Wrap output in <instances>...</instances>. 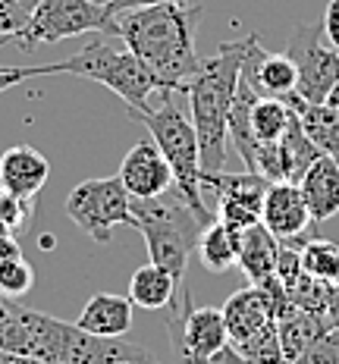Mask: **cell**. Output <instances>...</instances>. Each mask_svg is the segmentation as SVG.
Wrapping results in <instances>:
<instances>
[{
  "label": "cell",
  "mask_w": 339,
  "mask_h": 364,
  "mask_svg": "<svg viewBox=\"0 0 339 364\" xmlns=\"http://www.w3.org/2000/svg\"><path fill=\"white\" fill-rule=\"evenodd\" d=\"M323 323H327L330 330H339V283L330 286L327 308H323Z\"/></svg>",
  "instance_id": "d6a6232c"
},
{
  "label": "cell",
  "mask_w": 339,
  "mask_h": 364,
  "mask_svg": "<svg viewBox=\"0 0 339 364\" xmlns=\"http://www.w3.org/2000/svg\"><path fill=\"white\" fill-rule=\"evenodd\" d=\"M28 16H32L28 10H19V6H4V4H0V38H6V41H10V38L16 35L19 28L28 22Z\"/></svg>",
  "instance_id": "f1b7e54d"
},
{
  "label": "cell",
  "mask_w": 339,
  "mask_h": 364,
  "mask_svg": "<svg viewBox=\"0 0 339 364\" xmlns=\"http://www.w3.org/2000/svg\"><path fill=\"white\" fill-rule=\"evenodd\" d=\"M201 188L217 195V220L232 230H248L261 223L264 195L270 188V179L261 173H201Z\"/></svg>",
  "instance_id": "7c38bea8"
},
{
  "label": "cell",
  "mask_w": 339,
  "mask_h": 364,
  "mask_svg": "<svg viewBox=\"0 0 339 364\" xmlns=\"http://www.w3.org/2000/svg\"><path fill=\"white\" fill-rule=\"evenodd\" d=\"M32 217H35V201L32 198H16V195H10V192L0 195V220L6 223L10 232L26 230Z\"/></svg>",
  "instance_id": "4316f807"
},
{
  "label": "cell",
  "mask_w": 339,
  "mask_h": 364,
  "mask_svg": "<svg viewBox=\"0 0 339 364\" xmlns=\"http://www.w3.org/2000/svg\"><path fill=\"white\" fill-rule=\"evenodd\" d=\"M66 217L85 232L88 239L107 245L113 239L117 226H132L135 230V214H132V195L119 176H104V179H85L70 192L66 198Z\"/></svg>",
  "instance_id": "9c48e42d"
},
{
  "label": "cell",
  "mask_w": 339,
  "mask_h": 364,
  "mask_svg": "<svg viewBox=\"0 0 339 364\" xmlns=\"http://www.w3.org/2000/svg\"><path fill=\"white\" fill-rule=\"evenodd\" d=\"M132 299L129 295L97 292L88 299V305L79 314V327L95 336H126L132 327Z\"/></svg>",
  "instance_id": "d6986e66"
},
{
  "label": "cell",
  "mask_w": 339,
  "mask_h": 364,
  "mask_svg": "<svg viewBox=\"0 0 339 364\" xmlns=\"http://www.w3.org/2000/svg\"><path fill=\"white\" fill-rule=\"evenodd\" d=\"M185 283H179L170 270H163L161 264L148 261L141 264L139 270L132 273L129 279V299L135 308L145 311H167L170 305L179 301V292H183Z\"/></svg>",
  "instance_id": "ffe728a7"
},
{
  "label": "cell",
  "mask_w": 339,
  "mask_h": 364,
  "mask_svg": "<svg viewBox=\"0 0 339 364\" xmlns=\"http://www.w3.org/2000/svg\"><path fill=\"white\" fill-rule=\"evenodd\" d=\"M19 255H22V245H19L16 232H10V236L0 239V264L13 261V257H19Z\"/></svg>",
  "instance_id": "e575fe53"
},
{
  "label": "cell",
  "mask_w": 339,
  "mask_h": 364,
  "mask_svg": "<svg viewBox=\"0 0 339 364\" xmlns=\"http://www.w3.org/2000/svg\"><path fill=\"white\" fill-rule=\"evenodd\" d=\"M208 364H254V361H248L245 355H239L236 348H232L230 343H226V346H223L220 352H217V355H214V358H210Z\"/></svg>",
  "instance_id": "836d02e7"
},
{
  "label": "cell",
  "mask_w": 339,
  "mask_h": 364,
  "mask_svg": "<svg viewBox=\"0 0 339 364\" xmlns=\"http://www.w3.org/2000/svg\"><path fill=\"white\" fill-rule=\"evenodd\" d=\"M201 10L195 4H157L126 10L113 19V35L123 38L126 50L154 73L163 91H185L201 70L195 50V26Z\"/></svg>",
  "instance_id": "6da1fadb"
},
{
  "label": "cell",
  "mask_w": 339,
  "mask_h": 364,
  "mask_svg": "<svg viewBox=\"0 0 339 364\" xmlns=\"http://www.w3.org/2000/svg\"><path fill=\"white\" fill-rule=\"evenodd\" d=\"M41 248H54V236H41V242H38Z\"/></svg>",
  "instance_id": "74e56055"
},
{
  "label": "cell",
  "mask_w": 339,
  "mask_h": 364,
  "mask_svg": "<svg viewBox=\"0 0 339 364\" xmlns=\"http://www.w3.org/2000/svg\"><path fill=\"white\" fill-rule=\"evenodd\" d=\"M261 223L267 226L280 242L301 236L311 223V210L305 204L298 182H270L267 195H264L261 208Z\"/></svg>",
  "instance_id": "9a60e30c"
},
{
  "label": "cell",
  "mask_w": 339,
  "mask_h": 364,
  "mask_svg": "<svg viewBox=\"0 0 339 364\" xmlns=\"http://www.w3.org/2000/svg\"><path fill=\"white\" fill-rule=\"evenodd\" d=\"M220 311L226 333H230V346L239 355H245L254 364H286L274 301L261 286H245L232 292Z\"/></svg>",
  "instance_id": "52a82bcc"
},
{
  "label": "cell",
  "mask_w": 339,
  "mask_h": 364,
  "mask_svg": "<svg viewBox=\"0 0 339 364\" xmlns=\"http://www.w3.org/2000/svg\"><path fill=\"white\" fill-rule=\"evenodd\" d=\"M167 327H170V343L176 348L183 364H208L230 343L223 311L220 308H198L185 286H183V292H179L176 305L167 308Z\"/></svg>",
  "instance_id": "30bf717a"
},
{
  "label": "cell",
  "mask_w": 339,
  "mask_h": 364,
  "mask_svg": "<svg viewBox=\"0 0 339 364\" xmlns=\"http://www.w3.org/2000/svg\"><path fill=\"white\" fill-rule=\"evenodd\" d=\"M50 176V164L32 145H13L0 154V186L16 198H38Z\"/></svg>",
  "instance_id": "2e32d148"
},
{
  "label": "cell",
  "mask_w": 339,
  "mask_h": 364,
  "mask_svg": "<svg viewBox=\"0 0 339 364\" xmlns=\"http://www.w3.org/2000/svg\"><path fill=\"white\" fill-rule=\"evenodd\" d=\"M4 236H10V230H6V223L0 220V239H4Z\"/></svg>",
  "instance_id": "ab89813d"
},
{
  "label": "cell",
  "mask_w": 339,
  "mask_h": 364,
  "mask_svg": "<svg viewBox=\"0 0 339 364\" xmlns=\"http://www.w3.org/2000/svg\"><path fill=\"white\" fill-rule=\"evenodd\" d=\"M276 257H280V239L267 230L264 223H254L242 230L239 242V264L236 267L245 273L252 286H264L267 279L276 277Z\"/></svg>",
  "instance_id": "ac0fdd59"
},
{
  "label": "cell",
  "mask_w": 339,
  "mask_h": 364,
  "mask_svg": "<svg viewBox=\"0 0 339 364\" xmlns=\"http://www.w3.org/2000/svg\"><path fill=\"white\" fill-rule=\"evenodd\" d=\"M6 305H10V299H6V295H0V317L6 314Z\"/></svg>",
  "instance_id": "f35d334b"
},
{
  "label": "cell",
  "mask_w": 339,
  "mask_h": 364,
  "mask_svg": "<svg viewBox=\"0 0 339 364\" xmlns=\"http://www.w3.org/2000/svg\"><path fill=\"white\" fill-rule=\"evenodd\" d=\"M292 123V107L286 97H258L248 110V126L258 141H280Z\"/></svg>",
  "instance_id": "d4e9b609"
},
{
  "label": "cell",
  "mask_w": 339,
  "mask_h": 364,
  "mask_svg": "<svg viewBox=\"0 0 339 364\" xmlns=\"http://www.w3.org/2000/svg\"><path fill=\"white\" fill-rule=\"evenodd\" d=\"M330 327L323 323L321 314H311V311H301L292 305L286 314L276 317V333H280V346H283V358L286 364H292L305 352L308 346H314L318 339L327 333Z\"/></svg>",
  "instance_id": "7402d4cb"
},
{
  "label": "cell",
  "mask_w": 339,
  "mask_h": 364,
  "mask_svg": "<svg viewBox=\"0 0 339 364\" xmlns=\"http://www.w3.org/2000/svg\"><path fill=\"white\" fill-rule=\"evenodd\" d=\"M298 188L305 195V204L311 210V223L321 226L323 220L339 214V164L333 157L321 154L298 179Z\"/></svg>",
  "instance_id": "e0dca14e"
},
{
  "label": "cell",
  "mask_w": 339,
  "mask_h": 364,
  "mask_svg": "<svg viewBox=\"0 0 339 364\" xmlns=\"http://www.w3.org/2000/svg\"><path fill=\"white\" fill-rule=\"evenodd\" d=\"M239 242H242V232L232 230V226L220 223H208L201 230V239H198V257L205 264V270L210 273H226L239 264Z\"/></svg>",
  "instance_id": "603a6c76"
},
{
  "label": "cell",
  "mask_w": 339,
  "mask_h": 364,
  "mask_svg": "<svg viewBox=\"0 0 339 364\" xmlns=\"http://www.w3.org/2000/svg\"><path fill=\"white\" fill-rule=\"evenodd\" d=\"M28 79H38V66H13V70H4L0 66V95L10 91L13 85H22Z\"/></svg>",
  "instance_id": "4dcf8cb0"
},
{
  "label": "cell",
  "mask_w": 339,
  "mask_h": 364,
  "mask_svg": "<svg viewBox=\"0 0 339 364\" xmlns=\"http://www.w3.org/2000/svg\"><path fill=\"white\" fill-rule=\"evenodd\" d=\"M19 317L26 327L22 355L32 364H157L145 346L123 336H95L79 323L22 305Z\"/></svg>",
  "instance_id": "3957f363"
},
{
  "label": "cell",
  "mask_w": 339,
  "mask_h": 364,
  "mask_svg": "<svg viewBox=\"0 0 339 364\" xmlns=\"http://www.w3.org/2000/svg\"><path fill=\"white\" fill-rule=\"evenodd\" d=\"M286 104L296 110V117L301 119V129L318 145L321 154L333 157L339 164V110H333L330 104H308L296 91L286 95Z\"/></svg>",
  "instance_id": "44dd1931"
},
{
  "label": "cell",
  "mask_w": 339,
  "mask_h": 364,
  "mask_svg": "<svg viewBox=\"0 0 339 364\" xmlns=\"http://www.w3.org/2000/svg\"><path fill=\"white\" fill-rule=\"evenodd\" d=\"M286 54L298 70L296 95L305 97L308 104H327V95L339 82V50L323 38V22L311 19L296 26L286 44Z\"/></svg>",
  "instance_id": "8fae6325"
},
{
  "label": "cell",
  "mask_w": 339,
  "mask_h": 364,
  "mask_svg": "<svg viewBox=\"0 0 339 364\" xmlns=\"http://www.w3.org/2000/svg\"><path fill=\"white\" fill-rule=\"evenodd\" d=\"M117 176L132 198H161L173 188V170L167 157L161 154V148L154 145V139L135 141L132 151L119 164Z\"/></svg>",
  "instance_id": "5bb4252c"
},
{
  "label": "cell",
  "mask_w": 339,
  "mask_h": 364,
  "mask_svg": "<svg viewBox=\"0 0 339 364\" xmlns=\"http://www.w3.org/2000/svg\"><path fill=\"white\" fill-rule=\"evenodd\" d=\"M85 32L113 35V16L107 6L97 0H38L28 22L10 41H16L22 50H32L38 44H57Z\"/></svg>",
  "instance_id": "ba28073f"
},
{
  "label": "cell",
  "mask_w": 339,
  "mask_h": 364,
  "mask_svg": "<svg viewBox=\"0 0 339 364\" xmlns=\"http://www.w3.org/2000/svg\"><path fill=\"white\" fill-rule=\"evenodd\" d=\"M292 364H339V330H327L314 346H308Z\"/></svg>",
  "instance_id": "83f0119b"
},
{
  "label": "cell",
  "mask_w": 339,
  "mask_h": 364,
  "mask_svg": "<svg viewBox=\"0 0 339 364\" xmlns=\"http://www.w3.org/2000/svg\"><path fill=\"white\" fill-rule=\"evenodd\" d=\"M129 119L141 123L151 132L154 145L161 148V154L167 157L173 170V188L179 192L188 208L195 210L205 223H214L205 208V188H201V148H198V132H195L192 119L173 104L170 91H163L161 107L154 110H135Z\"/></svg>",
  "instance_id": "277c9868"
},
{
  "label": "cell",
  "mask_w": 339,
  "mask_h": 364,
  "mask_svg": "<svg viewBox=\"0 0 339 364\" xmlns=\"http://www.w3.org/2000/svg\"><path fill=\"white\" fill-rule=\"evenodd\" d=\"M38 75H79V79L97 82V85L110 88L119 101L135 110H148V101L154 91H161L154 73L148 70L129 50H113L104 41H88L79 54L60 60V63H41Z\"/></svg>",
  "instance_id": "5b68a950"
},
{
  "label": "cell",
  "mask_w": 339,
  "mask_h": 364,
  "mask_svg": "<svg viewBox=\"0 0 339 364\" xmlns=\"http://www.w3.org/2000/svg\"><path fill=\"white\" fill-rule=\"evenodd\" d=\"M245 38L223 41L214 57L201 60V70L188 82V110L198 132L201 173H220L230 148V110L236 101L239 73H242Z\"/></svg>",
  "instance_id": "7a4b0ae2"
},
{
  "label": "cell",
  "mask_w": 339,
  "mask_h": 364,
  "mask_svg": "<svg viewBox=\"0 0 339 364\" xmlns=\"http://www.w3.org/2000/svg\"><path fill=\"white\" fill-rule=\"evenodd\" d=\"M101 6H107L110 16L117 19L126 10H139V6H157V4H195V0H97Z\"/></svg>",
  "instance_id": "f546056e"
},
{
  "label": "cell",
  "mask_w": 339,
  "mask_h": 364,
  "mask_svg": "<svg viewBox=\"0 0 339 364\" xmlns=\"http://www.w3.org/2000/svg\"><path fill=\"white\" fill-rule=\"evenodd\" d=\"M327 104H330V107H333V110H339V82L333 85V91H330V95H327Z\"/></svg>",
  "instance_id": "8d00e7d4"
},
{
  "label": "cell",
  "mask_w": 339,
  "mask_h": 364,
  "mask_svg": "<svg viewBox=\"0 0 339 364\" xmlns=\"http://www.w3.org/2000/svg\"><path fill=\"white\" fill-rule=\"evenodd\" d=\"M132 214L135 230L145 236L151 261L170 270L179 283H185L188 257L198 252L201 230L208 223L183 198L163 201V195L161 198H132Z\"/></svg>",
  "instance_id": "8992f818"
},
{
  "label": "cell",
  "mask_w": 339,
  "mask_h": 364,
  "mask_svg": "<svg viewBox=\"0 0 339 364\" xmlns=\"http://www.w3.org/2000/svg\"><path fill=\"white\" fill-rule=\"evenodd\" d=\"M0 195H4V186H0Z\"/></svg>",
  "instance_id": "60d3db41"
},
{
  "label": "cell",
  "mask_w": 339,
  "mask_h": 364,
  "mask_svg": "<svg viewBox=\"0 0 339 364\" xmlns=\"http://www.w3.org/2000/svg\"><path fill=\"white\" fill-rule=\"evenodd\" d=\"M239 79L258 97H286L298 85V70L289 54H274L261 44L258 35H245V54Z\"/></svg>",
  "instance_id": "4fadbf2b"
},
{
  "label": "cell",
  "mask_w": 339,
  "mask_h": 364,
  "mask_svg": "<svg viewBox=\"0 0 339 364\" xmlns=\"http://www.w3.org/2000/svg\"><path fill=\"white\" fill-rule=\"evenodd\" d=\"M32 286H35V270H32V264L26 261V255L0 264V295H6V299H22Z\"/></svg>",
  "instance_id": "484cf974"
},
{
  "label": "cell",
  "mask_w": 339,
  "mask_h": 364,
  "mask_svg": "<svg viewBox=\"0 0 339 364\" xmlns=\"http://www.w3.org/2000/svg\"><path fill=\"white\" fill-rule=\"evenodd\" d=\"M0 364H32V361H28V358H22V355L6 352V348H0Z\"/></svg>",
  "instance_id": "d590c367"
},
{
  "label": "cell",
  "mask_w": 339,
  "mask_h": 364,
  "mask_svg": "<svg viewBox=\"0 0 339 364\" xmlns=\"http://www.w3.org/2000/svg\"><path fill=\"white\" fill-rule=\"evenodd\" d=\"M283 245L298 248L301 255V267L311 277L327 279V283H339V245H333L330 239H305V236H292Z\"/></svg>",
  "instance_id": "cb8c5ba5"
},
{
  "label": "cell",
  "mask_w": 339,
  "mask_h": 364,
  "mask_svg": "<svg viewBox=\"0 0 339 364\" xmlns=\"http://www.w3.org/2000/svg\"><path fill=\"white\" fill-rule=\"evenodd\" d=\"M321 22H323V38H327V44H333L339 50V0H330Z\"/></svg>",
  "instance_id": "1f68e13d"
}]
</instances>
